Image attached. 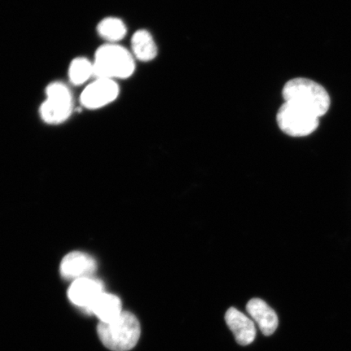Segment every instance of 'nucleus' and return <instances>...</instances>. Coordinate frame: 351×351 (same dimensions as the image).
<instances>
[{"instance_id": "nucleus-4", "label": "nucleus", "mask_w": 351, "mask_h": 351, "mask_svg": "<svg viewBox=\"0 0 351 351\" xmlns=\"http://www.w3.org/2000/svg\"><path fill=\"white\" fill-rule=\"evenodd\" d=\"M47 99L40 107V116L50 125L60 124L69 119L73 108L71 90L60 82L51 83L46 89Z\"/></svg>"}, {"instance_id": "nucleus-10", "label": "nucleus", "mask_w": 351, "mask_h": 351, "mask_svg": "<svg viewBox=\"0 0 351 351\" xmlns=\"http://www.w3.org/2000/svg\"><path fill=\"white\" fill-rule=\"evenodd\" d=\"M247 311L258 324L263 335H274L278 326V317L275 311L261 298H252L248 302Z\"/></svg>"}, {"instance_id": "nucleus-7", "label": "nucleus", "mask_w": 351, "mask_h": 351, "mask_svg": "<svg viewBox=\"0 0 351 351\" xmlns=\"http://www.w3.org/2000/svg\"><path fill=\"white\" fill-rule=\"evenodd\" d=\"M104 285L100 280L88 276L73 280L68 291L69 300L74 305L87 311L104 293Z\"/></svg>"}, {"instance_id": "nucleus-13", "label": "nucleus", "mask_w": 351, "mask_h": 351, "mask_svg": "<svg viewBox=\"0 0 351 351\" xmlns=\"http://www.w3.org/2000/svg\"><path fill=\"white\" fill-rule=\"evenodd\" d=\"M97 29L99 36L110 43L121 40L127 34L124 22L117 17H108L101 21Z\"/></svg>"}, {"instance_id": "nucleus-6", "label": "nucleus", "mask_w": 351, "mask_h": 351, "mask_svg": "<svg viewBox=\"0 0 351 351\" xmlns=\"http://www.w3.org/2000/svg\"><path fill=\"white\" fill-rule=\"evenodd\" d=\"M119 93V86L115 81L97 78L83 90L81 103L88 109H99L112 103Z\"/></svg>"}, {"instance_id": "nucleus-11", "label": "nucleus", "mask_w": 351, "mask_h": 351, "mask_svg": "<svg viewBox=\"0 0 351 351\" xmlns=\"http://www.w3.org/2000/svg\"><path fill=\"white\" fill-rule=\"evenodd\" d=\"M122 304L119 298L112 293H103L87 311L97 317L100 322H113L122 313Z\"/></svg>"}, {"instance_id": "nucleus-8", "label": "nucleus", "mask_w": 351, "mask_h": 351, "mask_svg": "<svg viewBox=\"0 0 351 351\" xmlns=\"http://www.w3.org/2000/svg\"><path fill=\"white\" fill-rule=\"evenodd\" d=\"M97 269V263L90 254L73 252L65 256L60 263V274L64 279L73 280L88 278Z\"/></svg>"}, {"instance_id": "nucleus-1", "label": "nucleus", "mask_w": 351, "mask_h": 351, "mask_svg": "<svg viewBox=\"0 0 351 351\" xmlns=\"http://www.w3.org/2000/svg\"><path fill=\"white\" fill-rule=\"evenodd\" d=\"M285 102L292 103L322 117L330 107V97L326 89L310 79L298 77L292 79L285 85L282 90Z\"/></svg>"}, {"instance_id": "nucleus-2", "label": "nucleus", "mask_w": 351, "mask_h": 351, "mask_svg": "<svg viewBox=\"0 0 351 351\" xmlns=\"http://www.w3.org/2000/svg\"><path fill=\"white\" fill-rule=\"evenodd\" d=\"M97 330L102 343L113 351L133 349L141 335L138 319L129 311H122L112 322H99Z\"/></svg>"}, {"instance_id": "nucleus-9", "label": "nucleus", "mask_w": 351, "mask_h": 351, "mask_svg": "<svg viewBox=\"0 0 351 351\" xmlns=\"http://www.w3.org/2000/svg\"><path fill=\"white\" fill-rule=\"evenodd\" d=\"M226 322L239 345H250L256 339V329L252 320L234 307L227 311Z\"/></svg>"}, {"instance_id": "nucleus-3", "label": "nucleus", "mask_w": 351, "mask_h": 351, "mask_svg": "<svg viewBox=\"0 0 351 351\" xmlns=\"http://www.w3.org/2000/svg\"><path fill=\"white\" fill-rule=\"evenodd\" d=\"M94 77L111 79L127 78L134 73L135 64L130 52L117 44L100 47L95 52L93 62Z\"/></svg>"}, {"instance_id": "nucleus-14", "label": "nucleus", "mask_w": 351, "mask_h": 351, "mask_svg": "<svg viewBox=\"0 0 351 351\" xmlns=\"http://www.w3.org/2000/svg\"><path fill=\"white\" fill-rule=\"evenodd\" d=\"M91 77H94L93 63L85 57H78L70 64L69 77L73 84L82 85Z\"/></svg>"}, {"instance_id": "nucleus-12", "label": "nucleus", "mask_w": 351, "mask_h": 351, "mask_svg": "<svg viewBox=\"0 0 351 351\" xmlns=\"http://www.w3.org/2000/svg\"><path fill=\"white\" fill-rule=\"evenodd\" d=\"M132 51L136 58L148 62L156 58L157 47L152 34L145 29L138 30L132 37Z\"/></svg>"}, {"instance_id": "nucleus-5", "label": "nucleus", "mask_w": 351, "mask_h": 351, "mask_svg": "<svg viewBox=\"0 0 351 351\" xmlns=\"http://www.w3.org/2000/svg\"><path fill=\"white\" fill-rule=\"evenodd\" d=\"M280 130L291 137H305L319 127V117L292 103L285 102L276 115Z\"/></svg>"}]
</instances>
